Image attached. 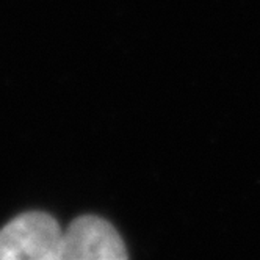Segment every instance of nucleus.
<instances>
[{"mask_svg": "<svg viewBox=\"0 0 260 260\" xmlns=\"http://www.w3.org/2000/svg\"><path fill=\"white\" fill-rule=\"evenodd\" d=\"M64 232L46 212H27L0 229V260H63Z\"/></svg>", "mask_w": 260, "mask_h": 260, "instance_id": "1", "label": "nucleus"}, {"mask_svg": "<svg viewBox=\"0 0 260 260\" xmlns=\"http://www.w3.org/2000/svg\"><path fill=\"white\" fill-rule=\"evenodd\" d=\"M127 258L118 231L104 218L83 215L64 231L63 260H122Z\"/></svg>", "mask_w": 260, "mask_h": 260, "instance_id": "2", "label": "nucleus"}]
</instances>
